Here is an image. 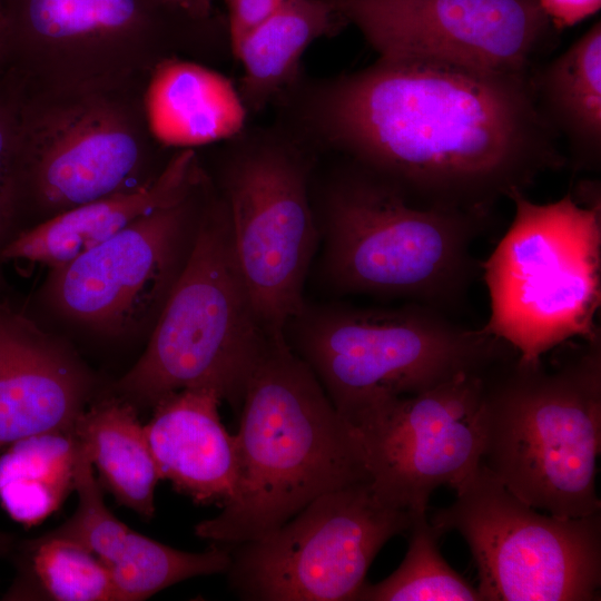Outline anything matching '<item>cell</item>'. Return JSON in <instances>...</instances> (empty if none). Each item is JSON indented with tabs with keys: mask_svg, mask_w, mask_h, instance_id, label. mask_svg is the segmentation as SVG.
<instances>
[{
	"mask_svg": "<svg viewBox=\"0 0 601 601\" xmlns=\"http://www.w3.org/2000/svg\"><path fill=\"white\" fill-rule=\"evenodd\" d=\"M530 75L378 58L329 87L319 119L335 145L411 203L490 217L499 200L568 161Z\"/></svg>",
	"mask_w": 601,
	"mask_h": 601,
	"instance_id": "1",
	"label": "cell"
},
{
	"mask_svg": "<svg viewBox=\"0 0 601 601\" xmlns=\"http://www.w3.org/2000/svg\"><path fill=\"white\" fill-rule=\"evenodd\" d=\"M235 443L234 494L195 526L213 543L256 540L319 495L371 481L352 427L285 335L269 337L247 380Z\"/></svg>",
	"mask_w": 601,
	"mask_h": 601,
	"instance_id": "2",
	"label": "cell"
},
{
	"mask_svg": "<svg viewBox=\"0 0 601 601\" xmlns=\"http://www.w3.org/2000/svg\"><path fill=\"white\" fill-rule=\"evenodd\" d=\"M552 368L518 354L484 374L480 464L511 493L561 518L601 511V334Z\"/></svg>",
	"mask_w": 601,
	"mask_h": 601,
	"instance_id": "3",
	"label": "cell"
},
{
	"mask_svg": "<svg viewBox=\"0 0 601 601\" xmlns=\"http://www.w3.org/2000/svg\"><path fill=\"white\" fill-rule=\"evenodd\" d=\"M508 198L512 224L481 263L490 297L482 331L532 362L572 337L600 334V184L582 181L548 204L533 203L523 190Z\"/></svg>",
	"mask_w": 601,
	"mask_h": 601,
	"instance_id": "4",
	"label": "cell"
},
{
	"mask_svg": "<svg viewBox=\"0 0 601 601\" xmlns=\"http://www.w3.org/2000/svg\"><path fill=\"white\" fill-rule=\"evenodd\" d=\"M270 336L238 268L225 200L210 190L186 264L147 348L115 384L114 394L141 408L184 388L213 387L234 407L240 406Z\"/></svg>",
	"mask_w": 601,
	"mask_h": 601,
	"instance_id": "5",
	"label": "cell"
},
{
	"mask_svg": "<svg viewBox=\"0 0 601 601\" xmlns=\"http://www.w3.org/2000/svg\"><path fill=\"white\" fill-rule=\"evenodd\" d=\"M489 219L417 206L357 165L329 195L326 273L343 293L401 297L449 314L482 270L471 247Z\"/></svg>",
	"mask_w": 601,
	"mask_h": 601,
	"instance_id": "6",
	"label": "cell"
},
{
	"mask_svg": "<svg viewBox=\"0 0 601 601\" xmlns=\"http://www.w3.org/2000/svg\"><path fill=\"white\" fill-rule=\"evenodd\" d=\"M289 324L295 329L288 344L345 421L378 400L483 374L518 354L482 328L414 302L396 308L305 305Z\"/></svg>",
	"mask_w": 601,
	"mask_h": 601,
	"instance_id": "7",
	"label": "cell"
},
{
	"mask_svg": "<svg viewBox=\"0 0 601 601\" xmlns=\"http://www.w3.org/2000/svg\"><path fill=\"white\" fill-rule=\"evenodd\" d=\"M146 83L75 91L26 88L19 127L21 216L29 214L37 224L135 189L159 174H147L159 145L146 118Z\"/></svg>",
	"mask_w": 601,
	"mask_h": 601,
	"instance_id": "8",
	"label": "cell"
},
{
	"mask_svg": "<svg viewBox=\"0 0 601 601\" xmlns=\"http://www.w3.org/2000/svg\"><path fill=\"white\" fill-rule=\"evenodd\" d=\"M454 490L430 522L467 543L482 601L600 600L601 511L540 513L481 464Z\"/></svg>",
	"mask_w": 601,
	"mask_h": 601,
	"instance_id": "9",
	"label": "cell"
},
{
	"mask_svg": "<svg viewBox=\"0 0 601 601\" xmlns=\"http://www.w3.org/2000/svg\"><path fill=\"white\" fill-rule=\"evenodd\" d=\"M9 62L26 88L75 91L146 83L176 56L184 24L157 0H0Z\"/></svg>",
	"mask_w": 601,
	"mask_h": 601,
	"instance_id": "10",
	"label": "cell"
},
{
	"mask_svg": "<svg viewBox=\"0 0 601 601\" xmlns=\"http://www.w3.org/2000/svg\"><path fill=\"white\" fill-rule=\"evenodd\" d=\"M414 512L362 481L326 492L267 534L229 545L237 597L254 601H353L380 550Z\"/></svg>",
	"mask_w": 601,
	"mask_h": 601,
	"instance_id": "11",
	"label": "cell"
},
{
	"mask_svg": "<svg viewBox=\"0 0 601 601\" xmlns=\"http://www.w3.org/2000/svg\"><path fill=\"white\" fill-rule=\"evenodd\" d=\"M206 179L72 260L51 268L45 297L69 322L109 336L152 327L193 247Z\"/></svg>",
	"mask_w": 601,
	"mask_h": 601,
	"instance_id": "12",
	"label": "cell"
},
{
	"mask_svg": "<svg viewBox=\"0 0 601 601\" xmlns=\"http://www.w3.org/2000/svg\"><path fill=\"white\" fill-rule=\"evenodd\" d=\"M485 373L378 400L346 420L381 499L427 512L434 490L456 489L480 465Z\"/></svg>",
	"mask_w": 601,
	"mask_h": 601,
	"instance_id": "13",
	"label": "cell"
},
{
	"mask_svg": "<svg viewBox=\"0 0 601 601\" xmlns=\"http://www.w3.org/2000/svg\"><path fill=\"white\" fill-rule=\"evenodd\" d=\"M378 58L530 75L555 31L539 0H329Z\"/></svg>",
	"mask_w": 601,
	"mask_h": 601,
	"instance_id": "14",
	"label": "cell"
},
{
	"mask_svg": "<svg viewBox=\"0 0 601 601\" xmlns=\"http://www.w3.org/2000/svg\"><path fill=\"white\" fill-rule=\"evenodd\" d=\"M235 258L267 334L285 335L305 306L303 289L317 228L299 162L262 149L230 167L225 184Z\"/></svg>",
	"mask_w": 601,
	"mask_h": 601,
	"instance_id": "15",
	"label": "cell"
},
{
	"mask_svg": "<svg viewBox=\"0 0 601 601\" xmlns=\"http://www.w3.org/2000/svg\"><path fill=\"white\" fill-rule=\"evenodd\" d=\"M96 391L93 374L69 345L0 300V452L73 427Z\"/></svg>",
	"mask_w": 601,
	"mask_h": 601,
	"instance_id": "16",
	"label": "cell"
},
{
	"mask_svg": "<svg viewBox=\"0 0 601 601\" xmlns=\"http://www.w3.org/2000/svg\"><path fill=\"white\" fill-rule=\"evenodd\" d=\"M220 393L191 387L170 393L145 425L160 480L198 504L228 502L235 491V435L219 415Z\"/></svg>",
	"mask_w": 601,
	"mask_h": 601,
	"instance_id": "17",
	"label": "cell"
},
{
	"mask_svg": "<svg viewBox=\"0 0 601 601\" xmlns=\"http://www.w3.org/2000/svg\"><path fill=\"white\" fill-rule=\"evenodd\" d=\"M206 179L194 149H179L146 184L60 213L19 230L0 260L59 267L144 215L180 200Z\"/></svg>",
	"mask_w": 601,
	"mask_h": 601,
	"instance_id": "18",
	"label": "cell"
},
{
	"mask_svg": "<svg viewBox=\"0 0 601 601\" xmlns=\"http://www.w3.org/2000/svg\"><path fill=\"white\" fill-rule=\"evenodd\" d=\"M144 105L157 144L178 150L234 137L247 114L238 89L227 77L178 56L162 60L151 71Z\"/></svg>",
	"mask_w": 601,
	"mask_h": 601,
	"instance_id": "19",
	"label": "cell"
},
{
	"mask_svg": "<svg viewBox=\"0 0 601 601\" xmlns=\"http://www.w3.org/2000/svg\"><path fill=\"white\" fill-rule=\"evenodd\" d=\"M75 491V513L48 534L72 540L92 552L110 574L116 600L140 598L154 590L170 568L173 550L131 530L110 512L82 443Z\"/></svg>",
	"mask_w": 601,
	"mask_h": 601,
	"instance_id": "20",
	"label": "cell"
},
{
	"mask_svg": "<svg viewBox=\"0 0 601 601\" xmlns=\"http://www.w3.org/2000/svg\"><path fill=\"white\" fill-rule=\"evenodd\" d=\"M530 81L538 108L569 150L577 171L601 166V23L564 52L534 68Z\"/></svg>",
	"mask_w": 601,
	"mask_h": 601,
	"instance_id": "21",
	"label": "cell"
},
{
	"mask_svg": "<svg viewBox=\"0 0 601 601\" xmlns=\"http://www.w3.org/2000/svg\"><path fill=\"white\" fill-rule=\"evenodd\" d=\"M345 20L329 0H286L233 49L242 65L239 93L259 110L295 79L312 42L338 31Z\"/></svg>",
	"mask_w": 601,
	"mask_h": 601,
	"instance_id": "22",
	"label": "cell"
},
{
	"mask_svg": "<svg viewBox=\"0 0 601 601\" xmlns=\"http://www.w3.org/2000/svg\"><path fill=\"white\" fill-rule=\"evenodd\" d=\"M73 430L98 470L101 486L119 504L151 519L160 477L138 408L116 394L99 395Z\"/></svg>",
	"mask_w": 601,
	"mask_h": 601,
	"instance_id": "23",
	"label": "cell"
},
{
	"mask_svg": "<svg viewBox=\"0 0 601 601\" xmlns=\"http://www.w3.org/2000/svg\"><path fill=\"white\" fill-rule=\"evenodd\" d=\"M80 441L73 427L20 439L0 452V503L26 528L52 514L75 490Z\"/></svg>",
	"mask_w": 601,
	"mask_h": 601,
	"instance_id": "24",
	"label": "cell"
},
{
	"mask_svg": "<svg viewBox=\"0 0 601 601\" xmlns=\"http://www.w3.org/2000/svg\"><path fill=\"white\" fill-rule=\"evenodd\" d=\"M18 549L20 578L11 597L116 601L107 568L81 544L47 533L18 545Z\"/></svg>",
	"mask_w": 601,
	"mask_h": 601,
	"instance_id": "25",
	"label": "cell"
},
{
	"mask_svg": "<svg viewBox=\"0 0 601 601\" xmlns=\"http://www.w3.org/2000/svg\"><path fill=\"white\" fill-rule=\"evenodd\" d=\"M406 554L400 566L377 583L364 582L357 601H482L476 588L443 559L439 539L443 534L427 519L414 512Z\"/></svg>",
	"mask_w": 601,
	"mask_h": 601,
	"instance_id": "26",
	"label": "cell"
},
{
	"mask_svg": "<svg viewBox=\"0 0 601 601\" xmlns=\"http://www.w3.org/2000/svg\"><path fill=\"white\" fill-rule=\"evenodd\" d=\"M26 86L10 67L0 73V253L21 217L19 127Z\"/></svg>",
	"mask_w": 601,
	"mask_h": 601,
	"instance_id": "27",
	"label": "cell"
},
{
	"mask_svg": "<svg viewBox=\"0 0 601 601\" xmlns=\"http://www.w3.org/2000/svg\"><path fill=\"white\" fill-rule=\"evenodd\" d=\"M286 0H224L227 8L231 50L260 21Z\"/></svg>",
	"mask_w": 601,
	"mask_h": 601,
	"instance_id": "28",
	"label": "cell"
},
{
	"mask_svg": "<svg viewBox=\"0 0 601 601\" xmlns=\"http://www.w3.org/2000/svg\"><path fill=\"white\" fill-rule=\"evenodd\" d=\"M554 29L572 27L594 14L601 0H539Z\"/></svg>",
	"mask_w": 601,
	"mask_h": 601,
	"instance_id": "29",
	"label": "cell"
},
{
	"mask_svg": "<svg viewBox=\"0 0 601 601\" xmlns=\"http://www.w3.org/2000/svg\"><path fill=\"white\" fill-rule=\"evenodd\" d=\"M168 10L177 16L194 22L203 23L207 21L214 8L216 0H157Z\"/></svg>",
	"mask_w": 601,
	"mask_h": 601,
	"instance_id": "30",
	"label": "cell"
},
{
	"mask_svg": "<svg viewBox=\"0 0 601 601\" xmlns=\"http://www.w3.org/2000/svg\"><path fill=\"white\" fill-rule=\"evenodd\" d=\"M9 62L8 42L4 21L0 10V73L4 71Z\"/></svg>",
	"mask_w": 601,
	"mask_h": 601,
	"instance_id": "31",
	"label": "cell"
},
{
	"mask_svg": "<svg viewBox=\"0 0 601 601\" xmlns=\"http://www.w3.org/2000/svg\"><path fill=\"white\" fill-rule=\"evenodd\" d=\"M17 541L13 535L0 532V556L11 554L17 550Z\"/></svg>",
	"mask_w": 601,
	"mask_h": 601,
	"instance_id": "32",
	"label": "cell"
}]
</instances>
